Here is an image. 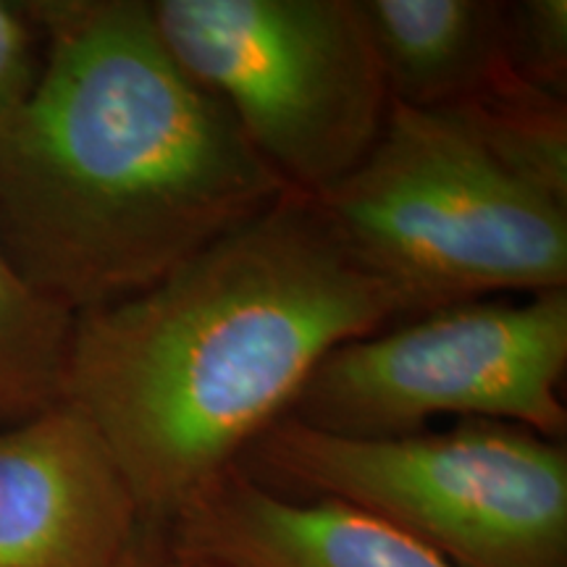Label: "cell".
<instances>
[{
	"label": "cell",
	"mask_w": 567,
	"mask_h": 567,
	"mask_svg": "<svg viewBox=\"0 0 567 567\" xmlns=\"http://www.w3.org/2000/svg\"><path fill=\"white\" fill-rule=\"evenodd\" d=\"M137 502L109 446L71 402L0 425V567H122Z\"/></svg>",
	"instance_id": "7"
},
{
	"label": "cell",
	"mask_w": 567,
	"mask_h": 567,
	"mask_svg": "<svg viewBox=\"0 0 567 567\" xmlns=\"http://www.w3.org/2000/svg\"><path fill=\"white\" fill-rule=\"evenodd\" d=\"M42 66L0 124V245L71 316L153 287L289 187L147 0H32Z\"/></svg>",
	"instance_id": "1"
},
{
	"label": "cell",
	"mask_w": 567,
	"mask_h": 567,
	"mask_svg": "<svg viewBox=\"0 0 567 567\" xmlns=\"http://www.w3.org/2000/svg\"><path fill=\"white\" fill-rule=\"evenodd\" d=\"M358 9L392 103L434 111L551 97L517 76L509 59L507 3L358 0Z\"/></svg>",
	"instance_id": "9"
},
{
	"label": "cell",
	"mask_w": 567,
	"mask_h": 567,
	"mask_svg": "<svg viewBox=\"0 0 567 567\" xmlns=\"http://www.w3.org/2000/svg\"><path fill=\"white\" fill-rule=\"evenodd\" d=\"M42 66V34L27 3L0 0V124L24 103Z\"/></svg>",
	"instance_id": "12"
},
{
	"label": "cell",
	"mask_w": 567,
	"mask_h": 567,
	"mask_svg": "<svg viewBox=\"0 0 567 567\" xmlns=\"http://www.w3.org/2000/svg\"><path fill=\"white\" fill-rule=\"evenodd\" d=\"M567 289L457 302L339 344L289 417L352 439L429 431L436 417L513 423L563 442Z\"/></svg>",
	"instance_id": "6"
},
{
	"label": "cell",
	"mask_w": 567,
	"mask_h": 567,
	"mask_svg": "<svg viewBox=\"0 0 567 567\" xmlns=\"http://www.w3.org/2000/svg\"><path fill=\"white\" fill-rule=\"evenodd\" d=\"M287 496L334 499L457 567H567V452L499 421L352 439L284 415L237 460Z\"/></svg>",
	"instance_id": "4"
},
{
	"label": "cell",
	"mask_w": 567,
	"mask_h": 567,
	"mask_svg": "<svg viewBox=\"0 0 567 567\" xmlns=\"http://www.w3.org/2000/svg\"><path fill=\"white\" fill-rule=\"evenodd\" d=\"M313 200L405 318L567 289L565 101H389L365 158Z\"/></svg>",
	"instance_id": "3"
},
{
	"label": "cell",
	"mask_w": 567,
	"mask_h": 567,
	"mask_svg": "<svg viewBox=\"0 0 567 567\" xmlns=\"http://www.w3.org/2000/svg\"><path fill=\"white\" fill-rule=\"evenodd\" d=\"M509 59L523 82L565 101L567 82V3L520 0L507 3Z\"/></svg>",
	"instance_id": "11"
},
{
	"label": "cell",
	"mask_w": 567,
	"mask_h": 567,
	"mask_svg": "<svg viewBox=\"0 0 567 567\" xmlns=\"http://www.w3.org/2000/svg\"><path fill=\"white\" fill-rule=\"evenodd\" d=\"M161 40L266 161L321 195L365 158L389 95L358 0H147Z\"/></svg>",
	"instance_id": "5"
},
{
	"label": "cell",
	"mask_w": 567,
	"mask_h": 567,
	"mask_svg": "<svg viewBox=\"0 0 567 567\" xmlns=\"http://www.w3.org/2000/svg\"><path fill=\"white\" fill-rule=\"evenodd\" d=\"M74 316L40 289L0 245V425L59 405Z\"/></svg>",
	"instance_id": "10"
},
{
	"label": "cell",
	"mask_w": 567,
	"mask_h": 567,
	"mask_svg": "<svg viewBox=\"0 0 567 567\" xmlns=\"http://www.w3.org/2000/svg\"><path fill=\"white\" fill-rule=\"evenodd\" d=\"M184 563V559H182ZM184 567H208V565H200V563H184Z\"/></svg>",
	"instance_id": "14"
},
{
	"label": "cell",
	"mask_w": 567,
	"mask_h": 567,
	"mask_svg": "<svg viewBox=\"0 0 567 567\" xmlns=\"http://www.w3.org/2000/svg\"><path fill=\"white\" fill-rule=\"evenodd\" d=\"M208 567H457L405 530L334 499L274 492L229 465L161 530Z\"/></svg>",
	"instance_id": "8"
},
{
	"label": "cell",
	"mask_w": 567,
	"mask_h": 567,
	"mask_svg": "<svg viewBox=\"0 0 567 567\" xmlns=\"http://www.w3.org/2000/svg\"><path fill=\"white\" fill-rule=\"evenodd\" d=\"M122 567H184V563L174 555L161 530L145 528Z\"/></svg>",
	"instance_id": "13"
},
{
	"label": "cell",
	"mask_w": 567,
	"mask_h": 567,
	"mask_svg": "<svg viewBox=\"0 0 567 567\" xmlns=\"http://www.w3.org/2000/svg\"><path fill=\"white\" fill-rule=\"evenodd\" d=\"M405 321L310 195L274 205L153 287L74 316L63 400L163 530L292 408L339 344Z\"/></svg>",
	"instance_id": "2"
}]
</instances>
